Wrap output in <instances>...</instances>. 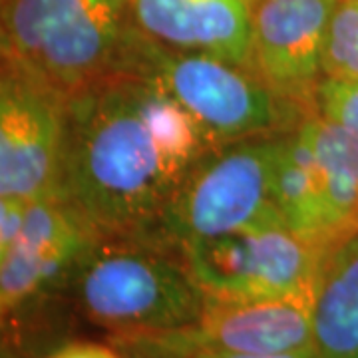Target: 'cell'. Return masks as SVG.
Masks as SVG:
<instances>
[{"label":"cell","mask_w":358,"mask_h":358,"mask_svg":"<svg viewBox=\"0 0 358 358\" xmlns=\"http://www.w3.org/2000/svg\"><path fill=\"white\" fill-rule=\"evenodd\" d=\"M317 358H358V231L324 249L310 296Z\"/></svg>","instance_id":"cell-12"},{"label":"cell","mask_w":358,"mask_h":358,"mask_svg":"<svg viewBox=\"0 0 358 358\" xmlns=\"http://www.w3.org/2000/svg\"><path fill=\"white\" fill-rule=\"evenodd\" d=\"M331 245L358 231V138L308 115Z\"/></svg>","instance_id":"cell-14"},{"label":"cell","mask_w":358,"mask_h":358,"mask_svg":"<svg viewBox=\"0 0 358 358\" xmlns=\"http://www.w3.org/2000/svg\"><path fill=\"white\" fill-rule=\"evenodd\" d=\"M249 2H251V4H253V2H255V0H249Z\"/></svg>","instance_id":"cell-21"},{"label":"cell","mask_w":358,"mask_h":358,"mask_svg":"<svg viewBox=\"0 0 358 358\" xmlns=\"http://www.w3.org/2000/svg\"><path fill=\"white\" fill-rule=\"evenodd\" d=\"M66 98L16 66L0 72V195L60 197Z\"/></svg>","instance_id":"cell-9"},{"label":"cell","mask_w":358,"mask_h":358,"mask_svg":"<svg viewBox=\"0 0 358 358\" xmlns=\"http://www.w3.org/2000/svg\"><path fill=\"white\" fill-rule=\"evenodd\" d=\"M178 251L207 299L233 303L310 301L324 253L282 223L193 241Z\"/></svg>","instance_id":"cell-7"},{"label":"cell","mask_w":358,"mask_h":358,"mask_svg":"<svg viewBox=\"0 0 358 358\" xmlns=\"http://www.w3.org/2000/svg\"><path fill=\"white\" fill-rule=\"evenodd\" d=\"M338 0H255L249 68L282 100L313 112L327 32Z\"/></svg>","instance_id":"cell-10"},{"label":"cell","mask_w":358,"mask_h":358,"mask_svg":"<svg viewBox=\"0 0 358 358\" xmlns=\"http://www.w3.org/2000/svg\"><path fill=\"white\" fill-rule=\"evenodd\" d=\"M205 301L176 247L140 237H100L72 285V308L108 341L185 329Z\"/></svg>","instance_id":"cell-2"},{"label":"cell","mask_w":358,"mask_h":358,"mask_svg":"<svg viewBox=\"0 0 358 358\" xmlns=\"http://www.w3.org/2000/svg\"><path fill=\"white\" fill-rule=\"evenodd\" d=\"M324 76L358 78V0H338L327 32Z\"/></svg>","instance_id":"cell-15"},{"label":"cell","mask_w":358,"mask_h":358,"mask_svg":"<svg viewBox=\"0 0 358 358\" xmlns=\"http://www.w3.org/2000/svg\"><path fill=\"white\" fill-rule=\"evenodd\" d=\"M30 201L18 197H2L0 199V249H6L20 235L28 217Z\"/></svg>","instance_id":"cell-18"},{"label":"cell","mask_w":358,"mask_h":358,"mask_svg":"<svg viewBox=\"0 0 358 358\" xmlns=\"http://www.w3.org/2000/svg\"><path fill=\"white\" fill-rule=\"evenodd\" d=\"M273 201L285 227L317 249L331 247L308 115L279 138L273 167Z\"/></svg>","instance_id":"cell-13"},{"label":"cell","mask_w":358,"mask_h":358,"mask_svg":"<svg viewBox=\"0 0 358 358\" xmlns=\"http://www.w3.org/2000/svg\"><path fill=\"white\" fill-rule=\"evenodd\" d=\"M122 72L159 84L217 145L279 136L310 115L301 106L282 100L253 70L213 54L169 48L143 36L138 28Z\"/></svg>","instance_id":"cell-5"},{"label":"cell","mask_w":358,"mask_h":358,"mask_svg":"<svg viewBox=\"0 0 358 358\" xmlns=\"http://www.w3.org/2000/svg\"><path fill=\"white\" fill-rule=\"evenodd\" d=\"M313 112L358 138V78H320L313 98Z\"/></svg>","instance_id":"cell-16"},{"label":"cell","mask_w":358,"mask_h":358,"mask_svg":"<svg viewBox=\"0 0 358 358\" xmlns=\"http://www.w3.org/2000/svg\"><path fill=\"white\" fill-rule=\"evenodd\" d=\"M42 358H131L114 343L98 341H66L48 350Z\"/></svg>","instance_id":"cell-17"},{"label":"cell","mask_w":358,"mask_h":358,"mask_svg":"<svg viewBox=\"0 0 358 358\" xmlns=\"http://www.w3.org/2000/svg\"><path fill=\"white\" fill-rule=\"evenodd\" d=\"M2 62L66 100L122 72L136 26L129 0H0Z\"/></svg>","instance_id":"cell-4"},{"label":"cell","mask_w":358,"mask_h":358,"mask_svg":"<svg viewBox=\"0 0 358 358\" xmlns=\"http://www.w3.org/2000/svg\"><path fill=\"white\" fill-rule=\"evenodd\" d=\"M100 239L62 197L30 201L13 245L0 249V319L4 358H30L58 334L84 257ZM52 350V346H48Z\"/></svg>","instance_id":"cell-3"},{"label":"cell","mask_w":358,"mask_h":358,"mask_svg":"<svg viewBox=\"0 0 358 358\" xmlns=\"http://www.w3.org/2000/svg\"><path fill=\"white\" fill-rule=\"evenodd\" d=\"M129 357H131V358H140V357H134V355H129Z\"/></svg>","instance_id":"cell-20"},{"label":"cell","mask_w":358,"mask_h":358,"mask_svg":"<svg viewBox=\"0 0 358 358\" xmlns=\"http://www.w3.org/2000/svg\"><path fill=\"white\" fill-rule=\"evenodd\" d=\"M129 14L143 36L164 46L251 64L249 0H129Z\"/></svg>","instance_id":"cell-11"},{"label":"cell","mask_w":358,"mask_h":358,"mask_svg":"<svg viewBox=\"0 0 358 358\" xmlns=\"http://www.w3.org/2000/svg\"><path fill=\"white\" fill-rule=\"evenodd\" d=\"M187 358H317L315 350L281 352V355H231V352H195Z\"/></svg>","instance_id":"cell-19"},{"label":"cell","mask_w":358,"mask_h":358,"mask_svg":"<svg viewBox=\"0 0 358 358\" xmlns=\"http://www.w3.org/2000/svg\"><path fill=\"white\" fill-rule=\"evenodd\" d=\"M279 138L281 134L231 141L205 155L169 207L155 241L179 249L255 225L282 223L273 201Z\"/></svg>","instance_id":"cell-6"},{"label":"cell","mask_w":358,"mask_h":358,"mask_svg":"<svg viewBox=\"0 0 358 358\" xmlns=\"http://www.w3.org/2000/svg\"><path fill=\"white\" fill-rule=\"evenodd\" d=\"M110 343L140 358H187L195 352L281 355L310 350V301L233 303L207 299L201 317L185 329Z\"/></svg>","instance_id":"cell-8"},{"label":"cell","mask_w":358,"mask_h":358,"mask_svg":"<svg viewBox=\"0 0 358 358\" xmlns=\"http://www.w3.org/2000/svg\"><path fill=\"white\" fill-rule=\"evenodd\" d=\"M215 148L159 84L115 72L66 100L60 197L100 237L155 241L181 187Z\"/></svg>","instance_id":"cell-1"}]
</instances>
